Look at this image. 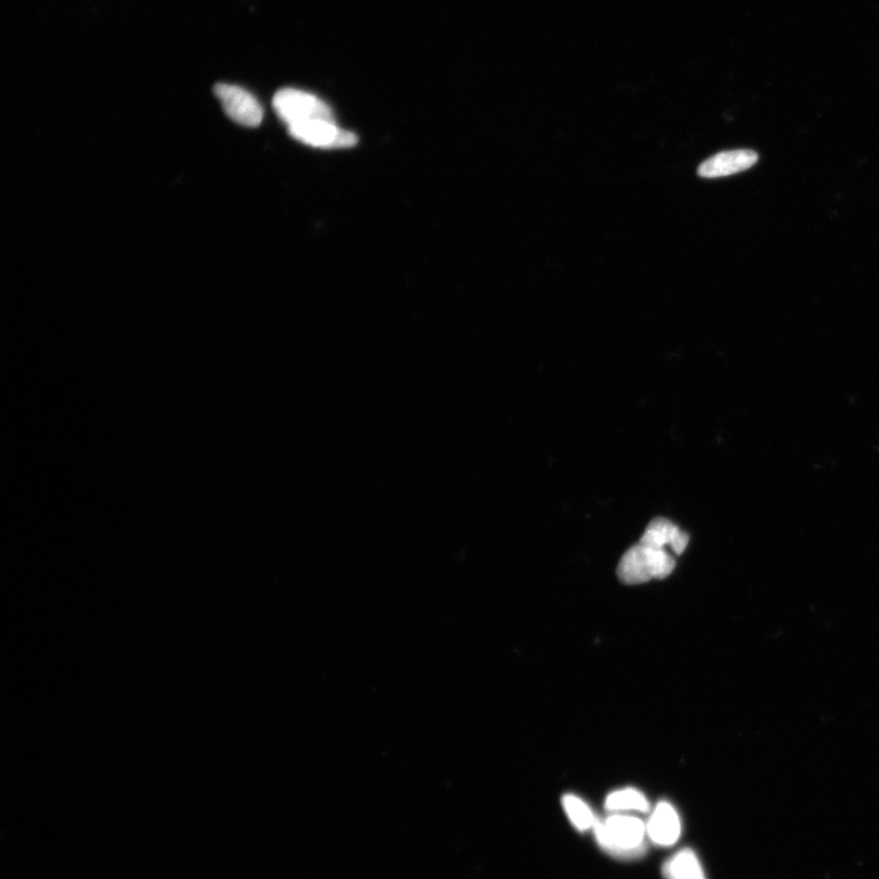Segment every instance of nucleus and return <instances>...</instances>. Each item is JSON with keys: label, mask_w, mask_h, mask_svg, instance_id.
Segmentation results:
<instances>
[{"label": "nucleus", "mask_w": 879, "mask_h": 879, "mask_svg": "<svg viewBox=\"0 0 879 879\" xmlns=\"http://www.w3.org/2000/svg\"><path fill=\"white\" fill-rule=\"evenodd\" d=\"M562 806L570 824L575 826L579 832H588L590 829H594L598 818L594 813H592L590 806L582 802L580 798L567 794L562 798Z\"/></svg>", "instance_id": "obj_11"}, {"label": "nucleus", "mask_w": 879, "mask_h": 879, "mask_svg": "<svg viewBox=\"0 0 879 879\" xmlns=\"http://www.w3.org/2000/svg\"><path fill=\"white\" fill-rule=\"evenodd\" d=\"M605 807L610 813H648L650 803L646 796L635 788L616 790L606 798Z\"/></svg>", "instance_id": "obj_10"}, {"label": "nucleus", "mask_w": 879, "mask_h": 879, "mask_svg": "<svg viewBox=\"0 0 879 879\" xmlns=\"http://www.w3.org/2000/svg\"><path fill=\"white\" fill-rule=\"evenodd\" d=\"M648 839L657 846H674L681 836L677 809L667 802L656 805L646 824Z\"/></svg>", "instance_id": "obj_6"}, {"label": "nucleus", "mask_w": 879, "mask_h": 879, "mask_svg": "<svg viewBox=\"0 0 879 879\" xmlns=\"http://www.w3.org/2000/svg\"><path fill=\"white\" fill-rule=\"evenodd\" d=\"M640 544L653 549L666 550L669 547L676 555H681L689 544V536L681 531L674 522L666 518H656L650 523Z\"/></svg>", "instance_id": "obj_8"}, {"label": "nucleus", "mask_w": 879, "mask_h": 879, "mask_svg": "<svg viewBox=\"0 0 879 879\" xmlns=\"http://www.w3.org/2000/svg\"><path fill=\"white\" fill-rule=\"evenodd\" d=\"M675 567L676 560L666 550L649 548L639 542L620 558L617 575L625 585L637 586L651 579H665Z\"/></svg>", "instance_id": "obj_2"}, {"label": "nucleus", "mask_w": 879, "mask_h": 879, "mask_svg": "<svg viewBox=\"0 0 879 879\" xmlns=\"http://www.w3.org/2000/svg\"><path fill=\"white\" fill-rule=\"evenodd\" d=\"M289 134L303 145L324 148V150L350 148L359 142V137L353 133L342 130L332 121H323V118L291 125Z\"/></svg>", "instance_id": "obj_4"}, {"label": "nucleus", "mask_w": 879, "mask_h": 879, "mask_svg": "<svg viewBox=\"0 0 879 879\" xmlns=\"http://www.w3.org/2000/svg\"><path fill=\"white\" fill-rule=\"evenodd\" d=\"M273 105L276 114L288 126L314 121V118L334 122L332 112L327 103L311 93L294 90V88H285L276 93Z\"/></svg>", "instance_id": "obj_3"}, {"label": "nucleus", "mask_w": 879, "mask_h": 879, "mask_svg": "<svg viewBox=\"0 0 879 879\" xmlns=\"http://www.w3.org/2000/svg\"><path fill=\"white\" fill-rule=\"evenodd\" d=\"M665 879H707L694 851L683 849L670 856L662 867Z\"/></svg>", "instance_id": "obj_9"}, {"label": "nucleus", "mask_w": 879, "mask_h": 879, "mask_svg": "<svg viewBox=\"0 0 879 879\" xmlns=\"http://www.w3.org/2000/svg\"><path fill=\"white\" fill-rule=\"evenodd\" d=\"M599 846L612 857L635 861L646 853V824L636 816L614 814L592 829Z\"/></svg>", "instance_id": "obj_1"}, {"label": "nucleus", "mask_w": 879, "mask_h": 879, "mask_svg": "<svg viewBox=\"0 0 879 879\" xmlns=\"http://www.w3.org/2000/svg\"><path fill=\"white\" fill-rule=\"evenodd\" d=\"M758 161V155L752 150H736L718 153L708 158L699 166L698 174L706 179H715L745 172Z\"/></svg>", "instance_id": "obj_7"}, {"label": "nucleus", "mask_w": 879, "mask_h": 879, "mask_svg": "<svg viewBox=\"0 0 879 879\" xmlns=\"http://www.w3.org/2000/svg\"><path fill=\"white\" fill-rule=\"evenodd\" d=\"M214 95L218 98L224 112L237 124L247 127L260 126L263 121V110L254 96L241 87L219 84L214 87Z\"/></svg>", "instance_id": "obj_5"}]
</instances>
